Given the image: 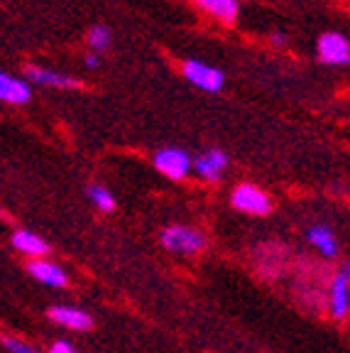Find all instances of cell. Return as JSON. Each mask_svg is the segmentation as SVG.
Listing matches in <instances>:
<instances>
[{"label":"cell","instance_id":"5bb4252c","mask_svg":"<svg viewBox=\"0 0 350 353\" xmlns=\"http://www.w3.org/2000/svg\"><path fill=\"white\" fill-rule=\"evenodd\" d=\"M194 3L223 22H233L238 17V10H240L238 0H194Z\"/></svg>","mask_w":350,"mask_h":353},{"label":"cell","instance_id":"2e32d148","mask_svg":"<svg viewBox=\"0 0 350 353\" xmlns=\"http://www.w3.org/2000/svg\"><path fill=\"white\" fill-rule=\"evenodd\" d=\"M88 199L93 201V206L99 211H113L115 209V199H113V194L108 192L105 187H101V184H91L88 187Z\"/></svg>","mask_w":350,"mask_h":353},{"label":"cell","instance_id":"8fae6325","mask_svg":"<svg viewBox=\"0 0 350 353\" xmlns=\"http://www.w3.org/2000/svg\"><path fill=\"white\" fill-rule=\"evenodd\" d=\"M12 248L22 255H30V258H44V255L50 253V243L44 241L39 233L30 231V228H17L10 238Z\"/></svg>","mask_w":350,"mask_h":353},{"label":"cell","instance_id":"9c48e42d","mask_svg":"<svg viewBox=\"0 0 350 353\" xmlns=\"http://www.w3.org/2000/svg\"><path fill=\"white\" fill-rule=\"evenodd\" d=\"M50 319L54 321V324L64 326V329H72V331L93 329V316L79 307H69V304H56V307H52Z\"/></svg>","mask_w":350,"mask_h":353},{"label":"cell","instance_id":"4fadbf2b","mask_svg":"<svg viewBox=\"0 0 350 353\" xmlns=\"http://www.w3.org/2000/svg\"><path fill=\"white\" fill-rule=\"evenodd\" d=\"M307 238L321 255H326V258H336V253H338V241H336V233L331 231L329 226L316 223V226H311L307 231Z\"/></svg>","mask_w":350,"mask_h":353},{"label":"cell","instance_id":"277c9868","mask_svg":"<svg viewBox=\"0 0 350 353\" xmlns=\"http://www.w3.org/2000/svg\"><path fill=\"white\" fill-rule=\"evenodd\" d=\"M184 77L189 79L194 86L203 88V91H211V94L220 91V88H223V83H225V77H223V72H220V69H216V66H208V64L196 61V59L184 61Z\"/></svg>","mask_w":350,"mask_h":353},{"label":"cell","instance_id":"ac0fdd59","mask_svg":"<svg viewBox=\"0 0 350 353\" xmlns=\"http://www.w3.org/2000/svg\"><path fill=\"white\" fill-rule=\"evenodd\" d=\"M47 353H79V351H76V348H74L69 341H54V343L50 346V351H47Z\"/></svg>","mask_w":350,"mask_h":353},{"label":"cell","instance_id":"3957f363","mask_svg":"<svg viewBox=\"0 0 350 353\" xmlns=\"http://www.w3.org/2000/svg\"><path fill=\"white\" fill-rule=\"evenodd\" d=\"M154 167L169 179H184L189 172H192L194 162L189 157V152L179 148H165L154 154Z\"/></svg>","mask_w":350,"mask_h":353},{"label":"cell","instance_id":"7a4b0ae2","mask_svg":"<svg viewBox=\"0 0 350 353\" xmlns=\"http://www.w3.org/2000/svg\"><path fill=\"white\" fill-rule=\"evenodd\" d=\"M230 201H233V206L238 211L250 216H267L272 211V199L267 196V192H262L255 184H240V187H236Z\"/></svg>","mask_w":350,"mask_h":353},{"label":"cell","instance_id":"ffe728a7","mask_svg":"<svg viewBox=\"0 0 350 353\" xmlns=\"http://www.w3.org/2000/svg\"><path fill=\"white\" fill-rule=\"evenodd\" d=\"M272 39H274V42H285V34H282V32H279V34L274 32V34H272Z\"/></svg>","mask_w":350,"mask_h":353},{"label":"cell","instance_id":"44dd1931","mask_svg":"<svg viewBox=\"0 0 350 353\" xmlns=\"http://www.w3.org/2000/svg\"><path fill=\"white\" fill-rule=\"evenodd\" d=\"M345 316H348V319H350V302H348V314H345Z\"/></svg>","mask_w":350,"mask_h":353},{"label":"cell","instance_id":"d6986e66","mask_svg":"<svg viewBox=\"0 0 350 353\" xmlns=\"http://www.w3.org/2000/svg\"><path fill=\"white\" fill-rule=\"evenodd\" d=\"M83 64H86V69H99L101 57L99 54H86V57H83Z\"/></svg>","mask_w":350,"mask_h":353},{"label":"cell","instance_id":"30bf717a","mask_svg":"<svg viewBox=\"0 0 350 353\" xmlns=\"http://www.w3.org/2000/svg\"><path fill=\"white\" fill-rule=\"evenodd\" d=\"M28 272L37 282H42V285H47V287H54V290H59V287L66 285L64 268L52 263V260H47V258H32L28 263Z\"/></svg>","mask_w":350,"mask_h":353},{"label":"cell","instance_id":"8992f818","mask_svg":"<svg viewBox=\"0 0 350 353\" xmlns=\"http://www.w3.org/2000/svg\"><path fill=\"white\" fill-rule=\"evenodd\" d=\"M318 59L323 64H350V44L340 32H326L318 37Z\"/></svg>","mask_w":350,"mask_h":353},{"label":"cell","instance_id":"7c38bea8","mask_svg":"<svg viewBox=\"0 0 350 353\" xmlns=\"http://www.w3.org/2000/svg\"><path fill=\"white\" fill-rule=\"evenodd\" d=\"M228 167V154L223 150H206L203 154H198L194 160V170L198 172V176L208 179V182H216L220 174Z\"/></svg>","mask_w":350,"mask_h":353},{"label":"cell","instance_id":"52a82bcc","mask_svg":"<svg viewBox=\"0 0 350 353\" xmlns=\"http://www.w3.org/2000/svg\"><path fill=\"white\" fill-rule=\"evenodd\" d=\"M25 79L34 81L39 86H52V88H79L76 77L72 74H61L56 69H47V66H37V64H28L25 66Z\"/></svg>","mask_w":350,"mask_h":353},{"label":"cell","instance_id":"e0dca14e","mask_svg":"<svg viewBox=\"0 0 350 353\" xmlns=\"http://www.w3.org/2000/svg\"><path fill=\"white\" fill-rule=\"evenodd\" d=\"M3 346L8 353H42L39 348H34L32 343L22 341V339H12V336H3Z\"/></svg>","mask_w":350,"mask_h":353},{"label":"cell","instance_id":"7402d4cb","mask_svg":"<svg viewBox=\"0 0 350 353\" xmlns=\"http://www.w3.org/2000/svg\"><path fill=\"white\" fill-rule=\"evenodd\" d=\"M0 219H3V211H0Z\"/></svg>","mask_w":350,"mask_h":353},{"label":"cell","instance_id":"ba28073f","mask_svg":"<svg viewBox=\"0 0 350 353\" xmlns=\"http://www.w3.org/2000/svg\"><path fill=\"white\" fill-rule=\"evenodd\" d=\"M32 99V86L25 77H15L10 72H0V101L3 103L22 105Z\"/></svg>","mask_w":350,"mask_h":353},{"label":"cell","instance_id":"9a60e30c","mask_svg":"<svg viewBox=\"0 0 350 353\" xmlns=\"http://www.w3.org/2000/svg\"><path fill=\"white\" fill-rule=\"evenodd\" d=\"M88 47L93 50V54H101L110 47V30L105 25H93L88 30V37H86Z\"/></svg>","mask_w":350,"mask_h":353},{"label":"cell","instance_id":"6da1fadb","mask_svg":"<svg viewBox=\"0 0 350 353\" xmlns=\"http://www.w3.org/2000/svg\"><path fill=\"white\" fill-rule=\"evenodd\" d=\"M162 245H165L169 253L176 255H196L206 245V238L201 236V231L192 226H169L162 231Z\"/></svg>","mask_w":350,"mask_h":353},{"label":"cell","instance_id":"5b68a950","mask_svg":"<svg viewBox=\"0 0 350 353\" xmlns=\"http://www.w3.org/2000/svg\"><path fill=\"white\" fill-rule=\"evenodd\" d=\"M350 302V263H345L338 272L333 275L329 285V309L336 319H343L348 314Z\"/></svg>","mask_w":350,"mask_h":353}]
</instances>
